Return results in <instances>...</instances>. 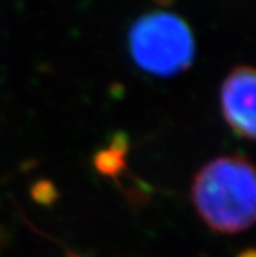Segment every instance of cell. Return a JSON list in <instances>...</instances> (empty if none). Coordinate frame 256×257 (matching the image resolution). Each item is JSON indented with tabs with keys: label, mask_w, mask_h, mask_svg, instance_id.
<instances>
[{
	"label": "cell",
	"mask_w": 256,
	"mask_h": 257,
	"mask_svg": "<svg viewBox=\"0 0 256 257\" xmlns=\"http://www.w3.org/2000/svg\"><path fill=\"white\" fill-rule=\"evenodd\" d=\"M192 197L196 211L213 231L236 234L254 222L256 180L253 165L241 156H224L195 176Z\"/></svg>",
	"instance_id": "obj_1"
},
{
	"label": "cell",
	"mask_w": 256,
	"mask_h": 257,
	"mask_svg": "<svg viewBox=\"0 0 256 257\" xmlns=\"http://www.w3.org/2000/svg\"><path fill=\"white\" fill-rule=\"evenodd\" d=\"M128 46L134 63L159 77H172L189 69L196 53L187 22L165 11L139 19L130 30Z\"/></svg>",
	"instance_id": "obj_2"
},
{
	"label": "cell",
	"mask_w": 256,
	"mask_h": 257,
	"mask_svg": "<svg viewBox=\"0 0 256 257\" xmlns=\"http://www.w3.org/2000/svg\"><path fill=\"white\" fill-rule=\"evenodd\" d=\"M256 77L251 66H236L221 86V112L225 123L242 139L254 137Z\"/></svg>",
	"instance_id": "obj_3"
},
{
	"label": "cell",
	"mask_w": 256,
	"mask_h": 257,
	"mask_svg": "<svg viewBox=\"0 0 256 257\" xmlns=\"http://www.w3.org/2000/svg\"><path fill=\"white\" fill-rule=\"evenodd\" d=\"M238 257H256V255H254V251L253 249H247V251L241 252Z\"/></svg>",
	"instance_id": "obj_4"
}]
</instances>
